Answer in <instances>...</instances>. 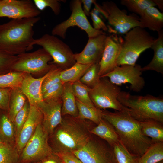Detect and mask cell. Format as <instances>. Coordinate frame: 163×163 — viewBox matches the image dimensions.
Instances as JSON below:
<instances>
[{"instance_id": "obj_36", "label": "cell", "mask_w": 163, "mask_h": 163, "mask_svg": "<svg viewBox=\"0 0 163 163\" xmlns=\"http://www.w3.org/2000/svg\"><path fill=\"white\" fill-rule=\"evenodd\" d=\"M99 67V63L92 65L80 78V82L91 88L94 87L100 80Z\"/></svg>"}, {"instance_id": "obj_43", "label": "cell", "mask_w": 163, "mask_h": 163, "mask_svg": "<svg viewBox=\"0 0 163 163\" xmlns=\"http://www.w3.org/2000/svg\"><path fill=\"white\" fill-rule=\"evenodd\" d=\"M56 153L60 158L63 163H83L72 153Z\"/></svg>"}, {"instance_id": "obj_46", "label": "cell", "mask_w": 163, "mask_h": 163, "mask_svg": "<svg viewBox=\"0 0 163 163\" xmlns=\"http://www.w3.org/2000/svg\"><path fill=\"white\" fill-rule=\"evenodd\" d=\"M156 5H157L160 10L163 11V0H153Z\"/></svg>"}, {"instance_id": "obj_19", "label": "cell", "mask_w": 163, "mask_h": 163, "mask_svg": "<svg viewBox=\"0 0 163 163\" xmlns=\"http://www.w3.org/2000/svg\"><path fill=\"white\" fill-rule=\"evenodd\" d=\"M57 67L55 65L45 75L37 78H34L31 74L27 73L20 89L26 97L30 105L37 106L43 101L41 92L42 82Z\"/></svg>"}, {"instance_id": "obj_30", "label": "cell", "mask_w": 163, "mask_h": 163, "mask_svg": "<svg viewBox=\"0 0 163 163\" xmlns=\"http://www.w3.org/2000/svg\"><path fill=\"white\" fill-rule=\"evenodd\" d=\"M27 73L11 71L0 75V88H21Z\"/></svg>"}, {"instance_id": "obj_47", "label": "cell", "mask_w": 163, "mask_h": 163, "mask_svg": "<svg viewBox=\"0 0 163 163\" xmlns=\"http://www.w3.org/2000/svg\"><path fill=\"white\" fill-rule=\"evenodd\" d=\"M5 144L3 141L0 135V146Z\"/></svg>"}, {"instance_id": "obj_9", "label": "cell", "mask_w": 163, "mask_h": 163, "mask_svg": "<svg viewBox=\"0 0 163 163\" xmlns=\"http://www.w3.org/2000/svg\"><path fill=\"white\" fill-rule=\"evenodd\" d=\"M72 153L83 163H116L112 147L92 134L82 147Z\"/></svg>"}, {"instance_id": "obj_34", "label": "cell", "mask_w": 163, "mask_h": 163, "mask_svg": "<svg viewBox=\"0 0 163 163\" xmlns=\"http://www.w3.org/2000/svg\"><path fill=\"white\" fill-rule=\"evenodd\" d=\"M73 92L75 97L85 104L91 107H95L89 96L91 89L81 82L80 80L72 84Z\"/></svg>"}, {"instance_id": "obj_31", "label": "cell", "mask_w": 163, "mask_h": 163, "mask_svg": "<svg viewBox=\"0 0 163 163\" xmlns=\"http://www.w3.org/2000/svg\"><path fill=\"white\" fill-rule=\"evenodd\" d=\"M120 4L129 11L140 16L148 8L156 6L153 0H121Z\"/></svg>"}, {"instance_id": "obj_1", "label": "cell", "mask_w": 163, "mask_h": 163, "mask_svg": "<svg viewBox=\"0 0 163 163\" xmlns=\"http://www.w3.org/2000/svg\"><path fill=\"white\" fill-rule=\"evenodd\" d=\"M96 125L92 121L70 115L62 117L61 122L49 136L53 152L72 153L82 147L89 139L90 131Z\"/></svg>"}, {"instance_id": "obj_17", "label": "cell", "mask_w": 163, "mask_h": 163, "mask_svg": "<svg viewBox=\"0 0 163 163\" xmlns=\"http://www.w3.org/2000/svg\"><path fill=\"white\" fill-rule=\"evenodd\" d=\"M120 39L113 35L107 36L104 50L99 63L100 77L111 72L117 66L120 49Z\"/></svg>"}, {"instance_id": "obj_24", "label": "cell", "mask_w": 163, "mask_h": 163, "mask_svg": "<svg viewBox=\"0 0 163 163\" xmlns=\"http://www.w3.org/2000/svg\"><path fill=\"white\" fill-rule=\"evenodd\" d=\"M143 134L152 143L163 142V123L155 120L139 122Z\"/></svg>"}, {"instance_id": "obj_37", "label": "cell", "mask_w": 163, "mask_h": 163, "mask_svg": "<svg viewBox=\"0 0 163 163\" xmlns=\"http://www.w3.org/2000/svg\"><path fill=\"white\" fill-rule=\"evenodd\" d=\"M17 59V56L11 55L0 49V75L11 71Z\"/></svg>"}, {"instance_id": "obj_40", "label": "cell", "mask_w": 163, "mask_h": 163, "mask_svg": "<svg viewBox=\"0 0 163 163\" xmlns=\"http://www.w3.org/2000/svg\"><path fill=\"white\" fill-rule=\"evenodd\" d=\"M62 70L61 69L57 67L53 72L44 79L41 86L42 94L53 85L61 82L60 74Z\"/></svg>"}, {"instance_id": "obj_28", "label": "cell", "mask_w": 163, "mask_h": 163, "mask_svg": "<svg viewBox=\"0 0 163 163\" xmlns=\"http://www.w3.org/2000/svg\"><path fill=\"white\" fill-rule=\"evenodd\" d=\"M163 160V142L153 143L138 159V163H157Z\"/></svg>"}, {"instance_id": "obj_32", "label": "cell", "mask_w": 163, "mask_h": 163, "mask_svg": "<svg viewBox=\"0 0 163 163\" xmlns=\"http://www.w3.org/2000/svg\"><path fill=\"white\" fill-rule=\"evenodd\" d=\"M112 147L116 163H138L139 157L131 153L120 142Z\"/></svg>"}, {"instance_id": "obj_20", "label": "cell", "mask_w": 163, "mask_h": 163, "mask_svg": "<svg viewBox=\"0 0 163 163\" xmlns=\"http://www.w3.org/2000/svg\"><path fill=\"white\" fill-rule=\"evenodd\" d=\"M158 36L155 39L151 48L154 51V56L150 62L142 67V72L148 70L155 71L163 74V30L158 32Z\"/></svg>"}, {"instance_id": "obj_26", "label": "cell", "mask_w": 163, "mask_h": 163, "mask_svg": "<svg viewBox=\"0 0 163 163\" xmlns=\"http://www.w3.org/2000/svg\"><path fill=\"white\" fill-rule=\"evenodd\" d=\"M27 100L26 97L20 88L12 89L8 114L12 123L16 115L23 108Z\"/></svg>"}, {"instance_id": "obj_15", "label": "cell", "mask_w": 163, "mask_h": 163, "mask_svg": "<svg viewBox=\"0 0 163 163\" xmlns=\"http://www.w3.org/2000/svg\"><path fill=\"white\" fill-rule=\"evenodd\" d=\"M107 36L104 33L89 38L83 50L79 53L74 54L76 62L84 64L99 63L104 50Z\"/></svg>"}, {"instance_id": "obj_16", "label": "cell", "mask_w": 163, "mask_h": 163, "mask_svg": "<svg viewBox=\"0 0 163 163\" xmlns=\"http://www.w3.org/2000/svg\"><path fill=\"white\" fill-rule=\"evenodd\" d=\"M62 98L43 101L37 107L43 115L42 125L49 136L62 122Z\"/></svg>"}, {"instance_id": "obj_23", "label": "cell", "mask_w": 163, "mask_h": 163, "mask_svg": "<svg viewBox=\"0 0 163 163\" xmlns=\"http://www.w3.org/2000/svg\"><path fill=\"white\" fill-rule=\"evenodd\" d=\"M72 83L68 82L63 84V91L62 96V105L61 109L62 116L70 115L74 117L78 115V110L74 94Z\"/></svg>"}, {"instance_id": "obj_13", "label": "cell", "mask_w": 163, "mask_h": 163, "mask_svg": "<svg viewBox=\"0 0 163 163\" xmlns=\"http://www.w3.org/2000/svg\"><path fill=\"white\" fill-rule=\"evenodd\" d=\"M140 65H123L117 66L112 71L100 77H107L110 81L117 85L129 83L130 89L135 92H140L145 86V82L141 76Z\"/></svg>"}, {"instance_id": "obj_27", "label": "cell", "mask_w": 163, "mask_h": 163, "mask_svg": "<svg viewBox=\"0 0 163 163\" xmlns=\"http://www.w3.org/2000/svg\"><path fill=\"white\" fill-rule=\"evenodd\" d=\"M0 135L5 143L15 146L13 123L5 112L0 113Z\"/></svg>"}, {"instance_id": "obj_12", "label": "cell", "mask_w": 163, "mask_h": 163, "mask_svg": "<svg viewBox=\"0 0 163 163\" xmlns=\"http://www.w3.org/2000/svg\"><path fill=\"white\" fill-rule=\"evenodd\" d=\"M49 137L42 123L39 124L21 153L20 162L33 163L53 152L49 143Z\"/></svg>"}, {"instance_id": "obj_44", "label": "cell", "mask_w": 163, "mask_h": 163, "mask_svg": "<svg viewBox=\"0 0 163 163\" xmlns=\"http://www.w3.org/2000/svg\"><path fill=\"white\" fill-rule=\"evenodd\" d=\"M33 163H63L60 158L53 152L44 158Z\"/></svg>"}, {"instance_id": "obj_3", "label": "cell", "mask_w": 163, "mask_h": 163, "mask_svg": "<svg viewBox=\"0 0 163 163\" xmlns=\"http://www.w3.org/2000/svg\"><path fill=\"white\" fill-rule=\"evenodd\" d=\"M40 19H12L0 25V49L13 56L26 52L34 39L33 26Z\"/></svg>"}, {"instance_id": "obj_22", "label": "cell", "mask_w": 163, "mask_h": 163, "mask_svg": "<svg viewBox=\"0 0 163 163\" xmlns=\"http://www.w3.org/2000/svg\"><path fill=\"white\" fill-rule=\"evenodd\" d=\"M90 133L104 140L111 147L120 142L119 136L114 128L103 118L99 124L90 131Z\"/></svg>"}, {"instance_id": "obj_14", "label": "cell", "mask_w": 163, "mask_h": 163, "mask_svg": "<svg viewBox=\"0 0 163 163\" xmlns=\"http://www.w3.org/2000/svg\"><path fill=\"white\" fill-rule=\"evenodd\" d=\"M40 13L30 0H0V17L21 19L37 17Z\"/></svg>"}, {"instance_id": "obj_39", "label": "cell", "mask_w": 163, "mask_h": 163, "mask_svg": "<svg viewBox=\"0 0 163 163\" xmlns=\"http://www.w3.org/2000/svg\"><path fill=\"white\" fill-rule=\"evenodd\" d=\"M63 84L61 82L50 88L42 94L43 101H48L61 98L63 91Z\"/></svg>"}, {"instance_id": "obj_4", "label": "cell", "mask_w": 163, "mask_h": 163, "mask_svg": "<svg viewBox=\"0 0 163 163\" xmlns=\"http://www.w3.org/2000/svg\"><path fill=\"white\" fill-rule=\"evenodd\" d=\"M118 100L123 110L139 122L155 120L163 123V98L150 94L132 95L121 91Z\"/></svg>"}, {"instance_id": "obj_6", "label": "cell", "mask_w": 163, "mask_h": 163, "mask_svg": "<svg viewBox=\"0 0 163 163\" xmlns=\"http://www.w3.org/2000/svg\"><path fill=\"white\" fill-rule=\"evenodd\" d=\"M40 46L51 56L53 61L51 64L64 70L73 66L76 62L70 47L55 36L45 34L41 37L34 39L27 51L33 49L34 45Z\"/></svg>"}, {"instance_id": "obj_5", "label": "cell", "mask_w": 163, "mask_h": 163, "mask_svg": "<svg viewBox=\"0 0 163 163\" xmlns=\"http://www.w3.org/2000/svg\"><path fill=\"white\" fill-rule=\"evenodd\" d=\"M120 39V49L117 66H134L140 54L151 48L155 39L144 28L135 27Z\"/></svg>"}, {"instance_id": "obj_18", "label": "cell", "mask_w": 163, "mask_h": 163, "mask_svg": "<svg viewBox=\"0 0 163 163\" xmlns=\"http://www.w3.org/2000/svg\"><path fill=\"white\" fill-rule=\"evenodd\" d=\"M30 105L28 116L15 142L16 147L20 155L43 119V114L39 108L37 106Z\"/></svg>"}, {"instance_id": "obj_10", "label": "cell", "mask_w": 163, "mask_h": 163, "mask_svg": "<svg viewBox=\"0 0 163 163\" xmlns=\"http://www.w3.org/2000/svg\"><path fill=\"white\" fill-rule=\"evenodd\" d=\"M121 91L120 88L112 83L107 77H101L98 83L90 89L89 94L96 108L103 110L110 108L121 111L123 106L118 100Z\"/></svg>"}, {"instance_id": "obj_45", "label": "cell", "mask_w": 163, "mask_h": 163, "mask_svg": "<svg viewBox=\"0 0 163 163\" xmlns=\"http://www.w3.org/2000/svg\"><path fill=\"white\" fill-rule=\"evenodd\" d=\"M82 4L83 5V10L86 16L90 15L91 8L92 4L96 2L94 0H81Z\"/></svg>"}, {"instance_id": "obj_41", "label": "cell", "mask_w": 163, "mask_h": 163, "mask_svg": "<svg viewBox=\"0 0 163 163\" xmlns=\"http://www.w3.org/2000/svg\"><path fill=\"white\" fill-rule=\"evenodd\" d=\"M10 88H0V110L8 111L11 91Z\"/></svg>"}, {"instance_id": "obj_38", "label": "cell", "mask_w": 163, "mask_h": 163, "mask_svg": "<svg viewBox=\"0 0 163 163\" xmlns=\"http://www.w3.org/2000/svg\"><path fill=\"white\" fill-rule=\"evenodd\" d=\"M34 4L39 11H42L46 7H49L56 15H59L60 12L61 4L59 1L57 0H34Z\"/></svg>"}, {"instance_id": "obj_8", "label": "cell", "mask_w": 163, "mask_h": 163, "mask_svg": "<svg viewBox=\"0 0 163 163\" xmlns=\"http://www.w3.org/2000/svg\"><path fill=\"white\" fill-rule=\"evenodd\" d=\"M17 56V59L11 71L44 75L55 66L49 63L52 58L43 48L30 53L25 52Z\"/></svg>"}, {"instance_id": "obj_48", "label": "cell", "mask_w": 163, "mask_h": 163, "mask_svg": "<svg viewBox=\"0 0 163 163\" xmlns=\"http://www.w3.org/2000/svg\"><path fill=\"white\" fill-rule=\"evenodd\" d=\"M157 163H163V160Z\"/></svg>"}, {"instance_id": "obj_33", "label": "cell", "mask_w": 163, "mask_h": 163, "mask_svg": "<svg viewBox=\"0 0 163 163\" xmlns=\"http://www.w3.org/2000/svg\"><path fill=\"white\" fill-rule=\"evenodd\" d=\"M20 155L15 145L5 144L0 146V163H19Z\"/></svg>"}, {"instance_id": "obj_21", "label": "cell", "mask_w": 163, "mask_h": 163, "mask_svg": "<svg viewBox=\"0 0 163 163\" xmlns=\"http://www.w3.org/2000/svg\"><path fill=\"white\" fill-rule=\"evenodd\" d=\"M139 18L143 28L158 32L162 30L163 13L155 6L147 8Z\"/></svg>"}, {"instance_id": "obj_42", "label": "cell", "mask_w": 163, "mask_h": 163, "mask_svg": "<svg viewBox=\"0 0 163 163\" xmlns=\"http://www.w3.org/2000/svg\"><path fill=\"white\" fill-rule=\"evenodd\" d=\"M90 15L93 22V27L94 29L98 30L101 29L104 31L108 30V27L100 17L91 11Z\"/></svg>"}, {"instance_id": "obj_29", "label": "cell", "mask_w": 163, "mask_h": 163, "mask_svg": "<svg viewBox=\"0 0 163 163\" xmlns=\"http://www.w3.org/2000/svg\"><path fill=\"white\" fill-rule=\"evenodd\" d=\"M75 98L78 110V115L77 117L89 120L96 125H98L102 118V110L96 107H90Z\"/></svg>"}, {"instance_id": "obj_11", "label": "cell", "mask_w": 163, "mask_h": 163, "mask_svg": "<svg viewBox=\"0 0 163 163\" xmlns=\"http://www.w3.org/2000/svg\"><path fill=\"white\" fill-rule=\"evenodd\" d=\"M70 7L72 13L70 17L53 28L51 31L52 35L65 39L67 29L70 27L75 26L84 30L88 38L95 37L105 33L102 30L94 29L91 25L83 11L81 0L71 1Z\"/></svg>"}, {"instance_id": "obj_2", "label": "cell", "mask_w": 163, "mask_h": 163, "mask_svg": "<svg viewBox=\"0 0 163 163\" xmlns=\"http://www.w3.org/2000/svg\"><path fill=\"white\" fill-rule=\"evenodd\" d=\"M101 110L102 118L112 125L120 142L133 155L140 157L153 143L142 133L139 122L124 110L112 112Z\"/></svg>"}, {"instance_id": "obj_35", "label": "cell", "mask_w": 163, "mask_h": 163, "mask_svg": "<svg viewBox=\"0 0 163 163\" xmlns=\"http://www.w3.org/2000/svg\"><path fill=\"white\" fill-rule=\"evenodd\" d=\"M30 105L27 100L24 106L16 115L13 122L15 133V142L28 116Z\"/></svg>"}, {"instance_id": "obj_25", "label": "cell", "mask_w": 163, "mask_h": 163, "mask_svg": "<svg viewBox=\"0 0 163 163\" xmlns=\"http://www.w3.org/2000/svg\"><path fill=\"white\" fill-rule=\"evenodd\" d=\"M92 65L76 62L70 68L61 71V82L63 84L68 82L73 83L80 80Z\"/></svg>"}, {"instance_id": "obj_7", "label": "cell", "mask_w": 163, "mask_h": 163, "mask_svg": "<svg viewBox=\"0 0 163 163\" xmlns=\"http://www.w3.org/2000/svg\"><path fill=\"white\" fill-rule=\"evenodd\" d=\"M94 4V7L118 34H125L135 27H142L138 16L134 13L127 15L125 11L120 9L112 1L104 2L101 5L96 2Z\"/></svg>"}]
</instances>
